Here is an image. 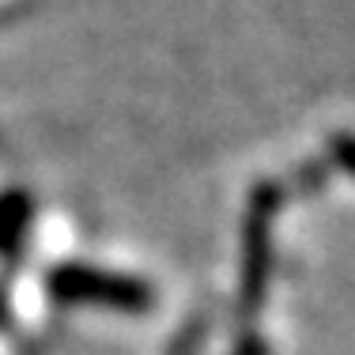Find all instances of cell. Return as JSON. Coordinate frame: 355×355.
<instances>
[{
    "instance_id": "6da1fadb",
    "label": "cell",
    "mask_w": 355,
    "mask_h": 355,
    "mask_svg": "<svg viewBox=\"0 0 355 355\" xmlns=\"http://www.w3.org/2000/svg\"><path fill=\"white\" fill-rule=\"evenodd\" d=\"M284 205V189L276 182H257L250 189L246 216H242V268H239V295L234 314L242 325H253L268 302L272 284V231Z\"/></svg>"
},
{
    "instance_id": "7a4b0ae2",
    "label": "cell",
    "mask_w": 355,
    "mask_h": 355,
    "mask_svg": "<svg viewBox=\"0 0 355 355\" xmlns=\"http://www.w3.org/2000/svg\"><path fill=\"white\" fill-rule=\"evenodd\" d=\"M46 295L61 306H95L114 314H151L155 287L140 276L98 268L91 261H61L46 272Z\"/></svg>"
},
{
    "instance_id": "3957f363",
    "label": "cell",
    "mask_w": 355,
    "mask_h": 355,
    "mask_svg": "<svg viewBox=\"0 0 355 355\" xmlns=\"http://www.w3.org/2000/svg\"><path fill=\"white\" fill-rule=\"evenodd\" d=\"M31 219H35V197L27 189L0 193V257L12 261L23 253Z\"/></svg>"
},
{
    "instance_id": "277c9868",
    "label": "cell",
    "mask_w": 355,
    "mask_h": 355,
    "mask_svg": "<svg viewBox=\"0 0 355 355\" xmlns=\"http://www.w3.org/2000/svg\"><path fill=\"white\" fill-rule=\"evenodd\" d=\"M329 159L340 174L355 178V132H333L329 137Z\"/></svg>"
},
{
    "instance_id": "5b68a950",
    "label": "cell",
    "mask_w": 355,
    "mask_h": 355,
    "mask_svg": "<svg viewBox=\"0 0 355 355\" xmlns=\"http://www.w3.org/2000/svg\"><path fill=\"white\" fill-rule=\"evenodd\" d=\"M205 336H208V321L200 318V321H189V329L182 333V340L171 348V355H189V352H200V344H205Z\"/></svg>"
},
{
    "instance_id": "8992f818",
    "label": "cell",
    "mask_w": 355,
    "mask_h": 355,
    "mask_svg": "<svg viewBox=\"0 0 355 355\" xmlns=\"http://www.w3.org/2000/svg\"><path fill=\"white\" fill-rule=\"evenodd\" d=\"M231 355H272V348H268V340L261 333H246L239 344L231 348Z\"/></svg>"
},
{
    "instance_id": "52a82bcc",
    "label": "cell",
    "mask_w": 355,
    "mask_h": 355,
    "mask_svg": "<svg viewBox=\"0 0 355 355\" xmlns=\"http://www.w3.org/2000/svg\"><path fill=\"white\" fill-rule=\"evenodd\" d=\"M8 321H12V310H8V295L0 291V329H4Z\"/></svg>"
}]
</instances>
